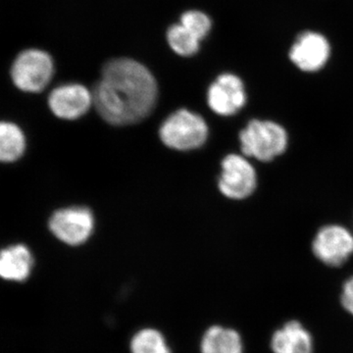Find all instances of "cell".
<instances>
[{
  "instance_id": "6da1fadb",
  "label": "cell",
  "mask_w": 353,
  "mask_h": 353,
  "mask_svg": "<svg viewBox=\"0 0 353 353\" xmlns=\"http://www.w3.org/2000/svg\"><path fill=\"white\" fill-rule=\"evenodd\" d=\"M157 94L150 70L136 60L117 58L104 65L92 97L102 119L114 126H126L150 115Z\"/></svg>"
},
{
  "instance_id": "7a4b0ae2",
  "label": "cell",
  "mask_w": 353,
  "mask_h": 353,
  "mask_svg": "<svg viewBox=\"0 0 353 353\" xmlns=\"http://www.w3.org/2000/svg\"><path fill=\"white\" fill-rule=\"evenodd\" d=\"M241 150L245 157L270 162L289 145V134L282 125L271 120L253 119L240 132Z\"/></svg>"
},
{
  "instance_id": "3957f363",
  "label": "cell",
  "mask_w": 353,
  "mask_h": 353,
  "mask_svg": "<svg viewBox=\"0 0 353 353\" xmlns=\"http://www.w3.org/2000/svg\"><path fill=\"white\" fill-rule=\"evenodd\" d=\"M162 143L173 150L188 152L196 150L205 143L208 127L201 116L180 109L171 114L159 130Z\"/></svg>"
},
{
  "instance_id": "277c9868",
  "label": "cell",
  "mask_w": 353,
  "mask_h": 353,
  "mask_svg": "<svg viewBox=\"0 0 353 353\" xmlns=\"http://www.w3.org/2000/svg\"><path fill=\"white\" fill-rule=\"evenodd\" d=\"M54 75L52 57L46 51L31 48L22 51L11 68L14 85L26 92H39Z\"/></svg>"
},
{
  "instance_id": "5b68a950",
  "label": "cell",
  "mask_w": 353,
  "mask_h": 353,
  "mask_svg": "<svg viewBox=\"0 0 353 353\" xmlns=\"http://www.w3.org/2000/svg\"><path fill=\"white\" fill-rule=\"evenodd\" d=\"M257 187V174L245 155L229 154L223 159L219 190L228 199L241 201Z\"/></svg>"
},
{
  "instance_id": "8992f818",
  "label": "cell",
  "mask_w": 353,
  "mask_h": 353,
  "mask_svg": "<svg viewBox=\"0 0 353 353\" xmlns=\"http://www.w3.org/2000/svg\"><path fill=\"white\" fill-rule=\"evenodd\" d=\"M312 252L327 266L341 267L353 254L352 234L340 225L322 227L312 241Z\"/></svg>"
},
{
  "instance_id": "52a82bcc",
  "label": "cell",
  "mask_w": 353,
  "mask_h": 353,
  "mask_svg": "<svg viewBox=\"0 0 353 353\" xmlns=\"http://www.w3.org/2000/svg\"><path fill=\"white\" fill-rule=\"evenodd\" d=\"M94 228V215L85 208L60 209L50 220L52 234L69 245H83L92 236Z\"/></svg>"
},
{
  "instance_id": "ba28073f",
  "label": "cell",
  "mask_w": 353,
  "mask_h": 353,
  "mask_svg": "<svg viewBox=\"0 0 353 353\" xmlns=\"http://www.w3.org/2000/svg\"><path fill=\"white\" fill-rule=\"evenodd\" d=\"M332 48L328 39L321 32H301L290 46L289 57L301 71L315 73L326 66L331 57Z\"/></svg>"
},
{
  "instance_id": "9c48e42d",
  "label": "cell",
  "mask_w": 353,
  "mask_h": 353,
  "mask_svg": "<svg viewBox=\"0 0 353 353\" xmlns=\"http://www.w3.org/2000/svg\"><path fill=\"white\" fill-rule=\"evenodd\" d=\"M208 102L211 110L218 115L233 116L245 105V83L234 74H222L209 87Z\"/></svg>"
},
{
  "instance_id": "30bf717a",
  "label": "cell",
  "mask_w": 353,
  "mask_h": 353,
  "mask_svg": "<svg viewBox=\"0 0 353 353\" xmlns=\"http://www.w3.org/2000/svg\"><path fill=\"white\" fill-rule=\"evenodd\" d=\"M94 97L87 88L79 83L59 85L50 92L48 104L58 118L75 120L90 110Z\"/></svg>"
},
{
  "instance_id": "8fae6325",
  "label": "cell",
  "mask_w": 353,
  "mask_h": 353,
  "mask_svg": "<svg viewBox=\"0 0 353 353\" xmlns=\"http://www.w3.org/2000/svg\"><path fill=\"white\" fill-rule=\"evenodd\" d=\"M273 353H313L314 343L310 332L299 321H289L272 334Z\"/></svg>"
},
{
  "instance_id": "7c38bea8",
  "label": "cell",
  "mask_w": 353,
  "mask_h": 353,
  "mask_svg": "<svg viewBox=\"0 0 353 353\" xmlns=\"http://www.w3.org/2000/svg\"><path fill=\"white\" fill-rule=\"evenodd\" d=\"M34 259L23 245L9 246L0 252V277L7 281L23 282L31 274Z\"/></svg>"
},
{
  "instance_id": "4fadbf2b",
  "label": "cell",
  "mask_w": 353,
  "mask_h": 353,
  "mask_svg": "<svg viewBox=\"0 0 353 353\" xmlns=\"http://www.w3.org/2000/svg\"><path fill=\"white\" fill-rule=\"evenodd\" d=\"M201 353H243L241 334L234 329L212 326L204 334Z\"/></svg>"
},
{
  "instance_id": "5bb4252c",
  "label": "cell",
  "mask_w": 353,
  "mask_h": 353,
  "mask_svg": "<svg viewBox=\"0 0 353 353\" xmlns=\"http://www.w3.org/2000/svg\"><path fill=\"white\" fill-rule=\"evenodd\" d=\"M26 139L17 125L0 122V162H14L25 152Z\"/></svg>"
},
{
  "instance_id": "9a60e30c",
  "label": "cell",
  "mask_w": 353,
  "mask_h": 353,
  "mask_svg": "<svg viewBox=\"0 0 353 353\" xmlns=\"http://www.w3.org/2000/svg\"><path fill=\"white\" fill-rule=\"evenodd\" d=\"M132 353H171L163 334L154 329H143L132 339Z\"/></svg>"
},
{
  "instance_id": "2e32d148",
  "label": "cell",
  "mask_w": 353,
  "mask_h": 353,
  "mask_svg": "<svg viewBox=\"0 0 353 353\" xmlns=\"http://www.w3.org/2000/svg\"><path fill=\"white\" fill-rule=\"evenodd\" d=\"M167 41L172 50L181 57H192L199 50V41L181 24L172 25L167 32Z\"/></svg>"
},
{
  "instance_id": "e0dca14e",
  "label": "cell",
  "mask_w": 353,
  "mask_h": 353,
  "mask_svg": "<svg viewBox=\"0 0 353 353\" xmlns=\"http://www.w3.org/2000/svg\"><path fill=\"white\" fill-rule=\"evenodd\" d=\"M180 24L199 41L205 38L212 28L210 18L205 13L196 10H190L183 13L181 17Z\"/></svg>"
},
{
  "instance_id": "ac0fdd59",
  "label": "cell",
  "mask_w": 353,
  "mask_h": 353,
  "mask_svg": "<svg viewBox=\"0 0 353 353\" xmlns=\"http://www.w3.org/2000/svg\"><path fill=\"white\" fill-rule=\"evenodd\" d=\"M341 303L345 310L353 316V276L347 279L343 285Z\"/></svg>"
}]
</instances>
